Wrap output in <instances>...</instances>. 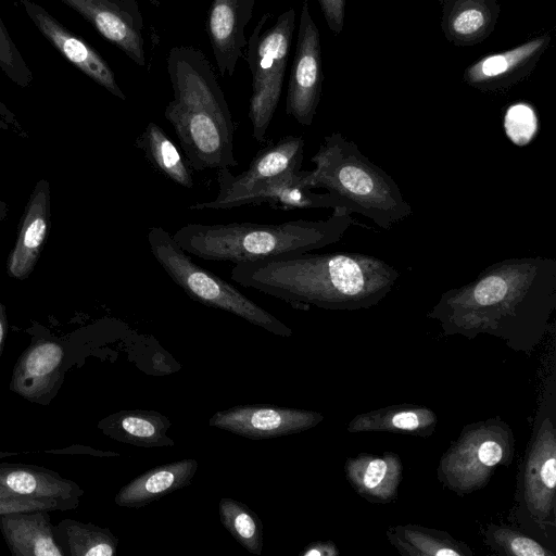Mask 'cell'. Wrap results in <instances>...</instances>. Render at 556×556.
<instances>
[{
  "mask_svg": "<svg viewBox=\"0 0 556 556\" xmlns=\"http://www.w3.org/2000/svg\"><path fill=\"white\" fill-rule=\"evenodd\" d=\"M556 309V261L509 257L491 264L476 279L443 292L427 313L444 336L498 338L530 356Z\"/></svg>",
  "mask_w": 556,
  "mask_h": 556,
  "instance_id": "cell-1",
  "label": "cell"
},
{
  "mask_svg": "<svg viewBox=\"0 0 556 556\" xmlns=\"http://www.w3.org/2000/svg\"><path fill=\"white\" fill-rule=\"evenodd\" d=\"M400 273L379 257L357 252H309L238 263L231 279L242 287L275 296L298 309L311 305L356 311L378 304Z\"/></svg>",
  "mask_w": 556,
  "mask_h": 556,
  "instance_id": "cell-2",
  "label": "cell"
},
{
  "mask_svg": "<svg viewBox=\"0 0 556 556\" xmlns=\"http://www.w3.org/2000/svg\"><path fill=\"white\" fill-rule=\"evenodd\" d=\"M166 63L173 100L165 106L164 116L189 166L198 172L237 166L235 123L205 53L192 46H175Z\"/></svg>",
  "mask_w": 556,
  "mask_h": 556,
  "instance_id": "cell-3",
  "label": "cell"
},
{
  "mask_svg": "<svg viewBox=\"0 0 556 556\" xmlns=\"http://www.w3.org/2000/svg\"><path fill=\"white\" fill-rule=\"evenodd\" d=\"M354 219L344 207L323 220L278 224H187L173 235L188 254L235 264L271 260L321 249L341 240Z\"/></svg>",
  "mask_w": 556,
  "mask_h": 556,
  "instance_id": "cell-4",
  "label": "cell"
},
{
  "mask_svg": "<svg viewBox=\"0 0 556 556\" xmlns=\"http://www.w3.org/2000/svg\"><path fill=\"white\" fill-rule=\"evenodd\" d=\"M311 162L315 167L305 172V185L325 189L350 214L367 217L386 230L412 214L394 179L342 134L325 136Z\"/></svg>",
  "mask_w": 556,
  "mask_h": 556,
  "instance_id": "cell-5",
  "label": "cell"
},
{
  "mask_svg": "<svg viewBox=\"0 0 556 556\" xmlns=\"http://www.w3.org/2000/svg\"><path fill=\"white\" fill-rule=\"evenodd\" d=\"M511 515L529 534L555 544L556 532V374L543 391L522 463Z\"/></svg>",
  "mask_w": 556,
  "mask_h": 556,
  "instance_id": "cell-6",
  "label": "cell"
},
{
  "mask_svg": "<svg viewBox=\"0 0 556 556\" xmlns=\"http://www.w3.org/2000/svg\"><path fill=\"white\" fill-rule=\"evenodd\" d=\"M150 251L169 278L192 300L233 314L245 321L280 337H291L292 329L257 305L231 283L195 264L162 227L148 232Z\"/></svg>",
  "mask_w": 556,
  "mask_h": 556,
  "instance_id": "cell-7",
  "label": "cell"
},
{
  "mask_svg": "<svg viewBox=\"0 0 556 556\" xmlns=\"http://www.w3.org/2000/svg\"><path fill=\"white\" fill-rule=\"evenodd\" d=\"M515 452L513 429L500 416L475 421L443 453L437 478L458 496L469 495L485 488L498 467H509Z\"/></svg>",
  "mask_w": 556,
  "mask_h": 556,
  "instance_id": "cell-8",
  "label": "cell"
},
{
  "mask_svg": "<svg viewBox=\"0 0 556 556\" xmlns=\"http://www.w3.org/2000/svg\"><path fill=\"white\" fill-rule=\"evenodd\" d=\"M264 13L247 43V62L252 74L249 118L254 139L263 142L280 100L287 62L295 27V10L282 12L273 25Z\"/></svg>",
  "mask_w": 556,
  "mask_h": 556,
  "instance_id": "cell-9",
  "label": "cell"
},
{
  "mask_svg": "<svg viewBox=\"0 0 556 556\" xmlns=\"http://www.w3.org/2000/svg\"><path fill=\"white\" fill-rule=\"evenodd\" d=\"M304 156L302 137L286 136L258 151L249 167L239 175L230 168L217 173L218 193L212 201L197 202L189 210H225L242 206L244 200L268 181L291 170L301 169Z\"/></svg>",
  "mask_w": 556,
  "mask_h": 556,
  "instance_id": "cell-10",
  "label": "cell"
},
{
  "mask_svg": "<svg viewBox=\"0 0 556 556\" xmlns=\"http://www.w3.org/2000/svg\"><path fill=\"white\" fill-rule=\"evenodd\" d=\"M323 81L320 35L311 15L308 1L303 0L286 98V113L302 126L308 127L313 124Z\"/></svg>",
  "mask_w": 556,
  "mask_h": 556,
  "instance_id": "cell-11",
  "label": "cell"
},
{
  "mask_svg": "<svg viewBox=\"0 0 556 556\" xmlns=\"http://www.w3.org/2000/svg\"><path fill=\"white\" fill-rule=\"evenodd\" d=\"M323 420L321 413L311 409L249 404L218 410L208 424L247 439L263 440L301 433Z\"/></svg>",
  "mask_w": 556,
  "mask_h": 556,
  "instance_id": "cell-12",
  "label": "cell"
},
{
  "mask_svg": "<svg viewBox=\"0 0 556 556\" xmlns=\"http://www.w3.org/2000/svg\"><path fill=\"white\" fill-rule=\"evenodd\" d=\"M139 66L146 65L143 16L137 0H61Z\"/></svg>",
  "mask_w": 556,
  "mask_h": 556,
  "instance_id": "cell-13",
  "label": "cell"
},
{
  "mask_svg": "<svg viewBox=\"0 0 556 556\" xmlns=\"http://www.w3.org/2000/svg\"><path fill=\"white\" fill-rule=\"evenodd\" d=\"M551 40L552 35L545 33L508 50L484 55L465 68L463 81L482 92H504L534 71Z\"/></svg>",
  "mask_w": 556,
  "mask_h": 556,
  "instance_id": "cell-14",
  "label": "cell"
},
{
  "mask_svg": "<svg viewBox=\"0 0 556 556\" xmlns=\"http://www.w3.org/2000/svg\"><path fill=\"white\" fill-rule=\"evenodd\" d=\"M20 4L41 35L70 63L113 96L126 100V96L119 88L112 68L97 50L38 3L30 0H21Z\"/></svg>",
  "mask_w": 556,
  "mask_h": 556,
  "instance_id": "cell-15",
  "label": "cell"
},
{
  "mask_svg": "<svg viewBox=\"0 0 556 556\" xmlns=\"http://www.w3.org/2000/svg\"><path fill=\"white\" fill-rule=\"evenodd\" d=\"M64 359L65 352L59 342H33L13 368L10 390L29 402L48 404L63 382Z\"/></svg>",
  "mask_w": 556,
  "mask_h": 556,
  "instance_id": "cell-16",
  "label": "cell"
},
{
  "mask_svg": "<svg viewBox=\"0 0 556 556\" xmlns=\"http://www.w3.org/2000/svg\"><path fill=\"white\" fill-rule=\"evenodd\" d=\"M256 0H213L206 33L219 74L231 77L248 43L245 27Z\"/></svg>",
  "mask_w": 556,
  "mask_h": 556,
  "instance_id": "cell-17",
  "label": "cell"
},
{
  "mask_svg": "<svg viewBox=\"0 0 556 556\" xmlns=\"http://www.w3.org/2000/svg\"><path fill=\"white\" fill-rule=\"evenodd\" d=\"M343 470L352 489L370 504H390L399 496L403 464L393 452L348 457Z\"/></svg>",
  "mask_w": 556,
  "mask_h": 556,
  "instance_id": "cell-18",
  "label": "cell"
},
{
  "mask_svg": "<svg viewBox=\"0 0 556 556\" xmlns=\"http://www.w3.org/2000/svg\"><path fill=\"white\" fill-rule=\"evenodd\" d=\"M441 29L455 47L483 42L495 30L501 5L498 0H441Z\"/></svg>",
  "mask_w": 556,
  "mask_h": 556,
  "instance_id": "cell-19",
  "label": "cell"
},
{
  "mask_svg": "<svg viewBox=\"0 0 556 556\" xmlns=\"http://www.w3.org/2000/svg\"><path fill=\"white\" fill-rule=\"evenodd\" d=\"M0 484L24 496L59 502L68 509L76 508L84 494L76 482L54 470L28 464L0 463Z\"/></svg>",
  "mask_w": 556,
  "mask_h": 556,
  "instance_id": "cell-20",
  "label": "cell"
},
{
  "mask_svg": "<svg viewBox=\"0 0 556 556\" xmlns=\"http://www.w3.org/2000/svg\"><path fill=\"white\" fill-rule=\"evenodd\" d=\"M198 460L185 458L153 467L125 484L115 495L119 507L140 508L191 483Z\"/></svg>",
  "mask_w": 556,
  "mask_h": 556,
  "instance_id": "cell-21",
  "label": "cell"
},
{
  "mask_svg": "<svg viewBox=\"0 0 556 556\" xmlns=\"http://www.w3.org/2000/svg\"><path fill=\"white\" fill-rule=\"evenodd\" d=\"M48 510L0 515V532L13 556H66Z\"/></svg>",
  "mask_w": 556,
  "mask_h": 556,
  "instance_id": "cell-22",
  "label": "cell"
},
{
  "mask_svg": "<svg viewBox=\"0 0 556 556\" xmlns=\"http://www.w3.org/2000/svg\"><path fill=\"white\" fill-rule=\"evenodd\" d=\"M438 425L437 414L416 404H395L358 414L348 424L350 433L389 432L420 438L431 437Z\"/></svg>",
  "mask_w": 556,
  "mask_h": 556,
  "instance_id": "cell-23",
  "label": "cell"
},
{
  "mask_svg": "<svg viewBox=\"0 0 556 556\" xmlns=\"http://www.w3.org/2000/svg\"><path fill=\"white\" fill-rule=\"evenodd\" d=\"M49 185L40 180L27 204L16 245L8 261L9 274L23 279L33 270L49 225Z\"/></svg>",
  "mask_w": 556,
  "mask_h": 556,
  "instance_id": "cell-24",
  "label": "cell"
},
{
  "mask_svg": "<svg viewBox=\"0 0 556 556\" xmlns=\"http://www.w3.org/2000/svg\"><path fill=\"white\" fill-rule=\"evenodd\" d=\"M172 421L152 409H123L102 418L97 427L102 433L117 442L139 447L173 446L167 435Z\"/></svg>",
  "mask_w": 556,
  "mask_h": 556,
  "instance_id": "cell-25",
  "label": "cell"
},
{
  "mask_svg": "<svg viewBox=\"0 0 556 556\" xmlns=\"http://www.w3.org/2000/svg\"><path fill=\"white\" fill-rule=\"evenodd\" d=\"M306 170H291L265 184L251 193L243 205L267 203L287 210L336 208L340 202L328 192L315 193L304 182Z\"/></svg>",
  "mask_w": 556,
  "mask_h": 556,
  "instance_id": "cell-26",
  "label": "cell"
},
{
  "mask_svg": "<svg viewBox=\"0 0 556 556\" xmlns=\"http://www.w3.org/2000/svg\"><path fill=\"white\" fill-rule=\"evenodd\" d=\"M386 535L403 556H473L469 545L439 529L407 523L389 527Z\"/></svg>",
  "mask_w": 556,
  "mask_h": 556,
  "instance_id": "cell-27",
  "label": "cell"
},
{
  "mask_svg": "<svg viewBox=\"0 0 556 556\" xmlns=\"http://www.w3.org/2000/svg\"><path fill=\"white\" fill-rule=\"evenodd\" d=\"M135 146L166 178L184 188L193 187L189 164L186 163L173 140L157 124L150 122L137 138Z\"/></svg>",
  "mask_w": 556,
  "mask_h": 556,
  "instance_id": "cell-28",
  "label": "cell"
},
{
  "mask_svg": "<svg viewBox=\"0 0 556 556\" xmlns=\"http://www.w3.org/2000/svg\"><path fill=\"white\" fill-rule=\"evenodd\" d=\"M56 541L66 556H114L118 539L109 528L66 518L54 526Z\"/></svg>",
  "mask_w": 556,
  "mask_h": 556,
  "instance_id": "cell-29",
  "label": "cell"
},
{
  "mask_svg": "<svg viewBox=\"0 0 556 556\" xmlns=\"http://www.w3.org/2000/svg\"><path fill=\"white\" fill-rule=\"evenodd\" d=\"M218 514L224 528L245 551L262 555L264 529L255 511L240 501L224 497L219 501Z\"/></svg>",
  "mask_w": 556,
  "mask_h": 556,
  "instance_id": "cell-30",
  "label": "cell"
},
{
  "mask_svg": "<svg viewBox=\"0 0 556 556\" xmlns=\"http://www.w3.org/2000/svg\"><path fill=\"white\" fill-rule=\"evenodd\" d=\"M483 541L498 555L555 556V552L528 532L507 525L490 523L484 529Z\"/></svg>",
  "mask_w": 556,
  "mask_h": 556,
  "instance_id": "cell-31",
  "label": "cell"
},
{
  "mask_svg": "<svg viewBox=\"0 0 556 556\" xmlns=\"http://www.w3.org/2000/svg\"><path fill=\"white\" fill-rule=\"evenodd\" d=\"M503 126L508 139L514 144L523 147L538 134L539 119L532 105L518 102L506 110Z\"/></svg>",
  "mask_w": 556,
  "mask_h": 556,
  "instance_id": "cell-32",
  "label": "cell"
},
{
  "mask_svg": "<svg viewBox=\"0 0 556 556\" xmlns=\"http://www.w3.org/2000/svg\"><path fill=\"white\" fill-rule=\"evenodd\" d=\"M0 68L15 84L27 87L34 79L33 73L11 39L0 17Z\"/></svg>",
  "mask_w": 556,
  "mask_h": 556,
  "instance_id": "cell-33",
  "label": "cell"
},
{
  "mask_svg": "<svg viewBox=\"0 0 556 556\" xmlns=\"http://www.w3.org/2000/svg\"><path fill=\"white\" fill-rule=\"evenodd\" d=\"M31 510H68L55 501L24 496L0 484V515Z\"/></svg>",
  "mask_w": 556,
  "mask_h": 556,
  "instance_id": "cell-34",
  "label": "cell"
},
{
  "mask_svg": "<svg viewBox=\"0 0 556 556\" xmlns=\"http://www.w3.org/2000/svg\"><path fill=\"white\" fill-rule=\"evenodd\" d=\"M327 23L328 28L336 35H340L344 25L346 0H317Z\"/></svg>",
  "mask_w": 556,
  "mask_h": 556,
  "instance_id": "cell-35",
  "label": "cell"
},
{
  "mask_svg": "<svg viewBox=\"0 0 556 556\" xmlns=\"http://www.w3.org/2000/svg\"><path fill=\"white\" fill-rule=\"evenodd\" d=\"M340 554L338 546L331 540L314 541L307 544L300 556H338Z\"/></svg>",
  "mask_w": 556,
  "mask_h": 556,
  "instance_id": "cell-36",
  "label": "cell"
},
{
  "mask_svg": "<svg viewBox=\"0 0 556 556\" xmlns=\"http://www.w3.org/2000/svg\"><path fill=\"white\" fill-rule=\"evenodd\" d=\"M46 453L62 454V455H65V454H89V455H93V456H119V454L115 453V452L99 451V450H94L90 446H84V445H78V444H74L72 446H68V447H65L62 450L46 451Z\"/></svg>",
  "mask_w": 556,
  "mask_h": 556,
  "instance_id": "cell-37",
  "label": "cell"
},
{
  "mask_svg": "<svg viewBox=\"0 0 556 556\" xmlns=\"http://www.w3.org/2000/svg\"><path fill=\"white\" fill-rule=\"evenodd\" d=\"M0 128L13 129L17 132H23L21 124L17 122L15 115L0 101Z\"/></svg>",
  "mask_w": 556,
  "mask_h": 556,
  "instance_id": "cell-38",
  "label": "cell"
},
{
  "mask_svg": "<svg viewBox=\"0 0 556 556\" xmlns=\"http://www.w3.org/2000/svg\"><path fill=\"white\" fill-rule=\"evenodd\" d=\"M8 332V319L4 306L0 302V359L4 349L5 337Z\"/></svg>",
  "mask_w": 556,
  "mask_h": 556,
  "instance_id": "cell-39",
  "label": "cell"
},
{
  "mask_svg": "<svg viewBox=\"0 0 556 556\" xmlns=\"http://www.w3.org/2000/svg\"><path fill=\"white\" fill-rule=\"evenodd\" d=\"M17 454H18V453H16V452L11 453V452H1V451H0V458L9 457V456L17 455Z\"/></svg>",
  "mask_w": 556,
  "mask_h": 556,
  "instance_id": "cell-40",
  "label": "cell"
}]
</instances>
